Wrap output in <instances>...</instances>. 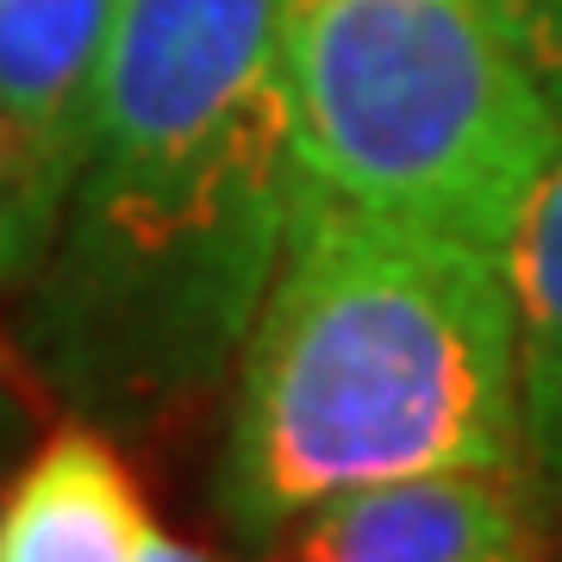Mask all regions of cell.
<instances>
[{
    "label": "cell",
    "instance_id": "cell-1",
    "mask_svg": "<svg viewBox=\"0 0 562 562\" xmlns=\"http://www.w3.org/2000/svg\"><path fill=\"white\" fill-rule=\"evenodd\" d=\"M281 0H125L101 113L20 338L88 419L150 425L244 357L306 169L276 44Z\"/></svg>",
    "mask_w": 562,
    "mask_h": 562
},
{
    "label": "cell",
    "instance_id": "cell-2",
    "mask_svg": "<svg viewBox=\"0 0 562 562\" xmlns=\"http://www.w3.org/2000/svg\"><path fill=\"white\" fill-rule=\"evenodd\" d=\"M238 362L220 513L257 550L357 487L525 462L506 257L313 181Z\"/></svg>",
    "mask_w": 562,
    "mask_h": 562
},
{
    "label": "cell",
    "instance_id": "cell-3",
    "mask_svg": "<svg viewBox=\"0 0 562 562\" xmlns=\"http://www.w3.org/2000/svg\"><path fill=\"white\" fill-rule=\"evenodd\" d=\"M276 44L313 188L513 250L562 120L494 0H281Z\"/></svg>",
    "mask_w": 562,
    "mask_h": 562
},
{
    "label": "cell",
    "instance_id": "cell-4",
    "mask_svg": "<svg viewBox=\"0 0 562 562\" xmlns=\"http://www.w3.org/2000/svg\"><path fill=\"white\" fill-rule=\"evenodd\" d=\"M125 0H0V294L38 276L101 113Z\"/></svg>",
    "mask_w": 562,
    "mask_h": 562
},
{
    "label": "cell",
    "instance_id": "cell-5",
    "mask_svg": "<svg viewBox=\"0 0 562 562\" xmlns=\"http://www.w3.org/2000/svg\"><path fill=\"white\" fill-rule=\"evenodd\" d=\"M269 562H543V525L519 469H443L313 506Z\"/></svg>",
    "mask_w": 562,
    "mask_h": 562
},
{
    "label": "cell",
    "instance_id": "cell-6",
    "mask_svg": "<svg viewBox=\"0 0 562 562\" xmlns=\"http://www.w3.org/2000/svg\"><path fill=\"white\" fill-rule=\"evenodd\" d=\"M150 506L101 425H63L0 487V562H138Z\"/></svg>",
    "mask_w": 562,
    "mask_h": 562
},
{
    "label": "cell",
    "instance_id": "cell-7",
    "mask_svg": "<svg viewBox=\"0 0 562 562\" xmlns=\"http://www.w3.org/2000/svg\"><path fill=\"white\" fill-rule=\"evenodd\" d=\"M513 301H519V401L525 457L562 506V150L543 169L525 206L519 238L506 250Z\"/></svg>",
    "mask_w": 562,
    "mask_h": 562
},
{
    "label": "cell",
    "instance_id": "cell-8",
    "mask_svg": "<svg viewBox=\"0 0 562 562\" xmlns=\"http://www.w3.org/2000/svg\"><path fill=\"white\" fill-rule=\"evenodd\" d=\"M494 13L562 120V0H494Z\"/></svg>",
    "mask_w": 562,
    "mask_h": 562
},
{
    "label": "cell",
    "instance_id": "cell-9",
    "mask_svg": "<svg viewBox=\"0 0 562 562\" xmlns=\"http://www.w3.org/2000/svg\"><path fill=\"white\" fill-rule=\"evenodd\" d=\"M138 562H213V557H206V550H194V543L169 538V531H150V543H144Z\"/></svg>",
    "mask_w": 562,
    "mask_h": 562
},
{
    "label": "cell",
    "instance_id": "cell-10",
    "mask_svg": "<svg viewBox=\"0 0 562 562\" xmlns=\"http://www.w3.org/2000/svg\"><path fill=\"white\" fill-rule=\"evenodd\" d=\"M20 431H25V406H20V394L0 382V462H7V450L20 443Z\"/></svg>",
    "mask_w": 562,
    "mask_h": 562
}]
</instances>
